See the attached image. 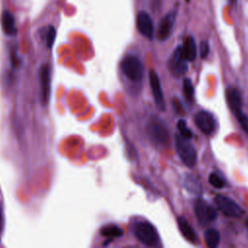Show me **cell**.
Here are the masks:
<instances>
[{
	"instance_id": "cell-3",
	"label": "cell",
	"mask_w": 248,
	"mask_h": 248,
	"mask_svg": "<svg viewBox=\"0 0 248 248\" xmlns=\"http://www.w3.org/2000/svg\"><path fill=\"white\" fill-rule=\"evenodd\" d=\"M121 70L132 81H140L142 78L143 65L137 56H126L121 62Z\"/></svg>"
},
{
	"instance_id": "cell-27",
	"label": "cell",
	"mask_w": 248,
	"mask_h": 248,
	"mask_svg": "<svg viewBox=\"0 0 248 248\" xmlns=\"http://www.w3.org/2000/svg\"><path fill=\"white\" fill-rule=\"evenodd\" d=\"M246 227H247V229H248V219L246 220Z\"/></svg>"
},
{
	"instance_id": "cell-9",
	"label": "cell",
	"mask_w": 248,
	"mask_h": 248,
	"mask_svg": "<svg viewBox=\"0 0 248 248\" xmlns=\"http://www.w3.org/2000/svg\"><path fill=\"white\" fill-rule=\"evenodd\" d=\"M194 120L197 127L205 135H211L216 128V122L213 115L206 110L197 112Z\"/></svg>"
},
{
	"instance_id": "cell-13",
	"label": "cell",
	"mask_w": 248,
	"mask_h": 248,
	"mask_svg": "<svg viewBox=\"0 0 248 248\" xmlns=\"http://www.w3.org/2000/svg\"><path fill=\"white\" fill-rule=\"evenodd\" d=\"M226 99L231 110L234 113V115L242 111V98L237 88L228 87L226 90Z\"/></svg>"
},
{
	"instance_id": "cell-11",
	"label": "cell",
	"mask_w": 248,
	"mask_h": 248,
	"mask_svg": "<svg viewBox=\"0 0 248 248\" xmlns=\"http://www.w3.org/2000/svg\"><path fill=\"white\" fill-rule=\"evenodd\" d=\"M175 18H176V12L171 11L161 19L158 25L157 34H156L158 40L166 41L170 36Z\"/></svg>"
},
{
	"instance_id": "cell-20",
	"label": "cell",
	"mask_w": 248,
	"mask_h": 248,
	"mask_svg": "<svg viewBox=\"0 0 248 248\" xmlns=\"http://www.w3.org/2000/svg\"><path fill=\"white\" fill-rule=\"evenodd\" d=\"M183 95L187 102L192 103L193 97H194V86L192 83V80L188 78H183Z\"/></svg>"
},
{
	"instance_id": "cell-26",
	"label": "cell",
	"mask_w": 248,
	"mask_h": 248,
	"mask_svg": "<svg viewBox=\"0 0 248 248\" xmlns=\"http://www.w3.org/2000/svg\"><path fill=\"white\" fill-rule=\"evenodd\" d=\"M3 229V215H2V210H1V206H0V232Z\"/></svg>"
},
{
	"instance_id": "cell-22",
	"label": "cell",
	"mask_w": 248,
	"mask_h": 248,
	"mask_svg": "<svg viewBox=\"0 0 248 248\" xmlns=\"http://www.w3.org/2000/svg\"><path fill=\"white\" fill-rule=\"evenodd\" d=\"M208 182L217 189H221L225 186V181L222 179V177L220 175H218L215 172H211L208 176Z\"/></svg>"
},
{
	"instance_id": "cell-5",
	"label": "cell",
	"mask_w": 248,
	"mask_h": 248,
	"mask_svg": "<svg viewBox=\"0 0 248 248\" xmlns=\"http://www.w3.org/2000/svg\"><path fill=\"white\" fill-rule=\"evenodd\" d=\"M195 215L201 226H206L216 220V209L202 199H198L194 205Z\"/></svg>"
},
{
	"instance_id": "cell-2",
	"label": "cell",
	"mask_w": 248,
	"mask_h": 248,
	"mask_svg": "<svg viewBox=\"0 0 248 248\" xmlns=\"http://www.w3.org/2000/svg\"><path fill=\"white\" fill-rule=\"evenodd\" d=\"M135 236L146 246H156L159 243V234L155 227L146 221H140L134 225Z\"/></svg>"
},
{
	"instance_id": "cell-10",
	"label": "cell",
	"mask_w": 248,
	"mask_h": 248,
	"mask_svg": "<svg viewBox=\"0 0 248 248\" xmlns=\"http://www.w3.org/2000/svg\"><path fill=\"white\" fill-rule=\"evenodd\" d=\"M149 83H150L153 98H154V101H155V104H156L157 108L161 110H165L166 104H165L163 90H162V87H161V82H160V79H159V77H158L157 73L153 70H151L149 72Z\"/></svg>"
},
{
	"instance_id": "cell-16",
	"label": "cell",
	"mask_w": 248,
	"mask_h": 248,
	"mask_svg": "<svg viewBox=\"0 0 248 248\" xmlns=\"http://www.w3.org/2000/svg\"><path fill=\"white\" fill-rule=\"evenodd\" d=\"M1 25H2L3 31L7 35L12 36V35H15L16 33L15 17L9 11L3 12L2 16H1Z\"/></svg>"
},
{
	"instance_id": "cell-25",
	"label": "cell",
	"mask_w": 248,
	"mask_h": 248,
	"mask_svg": "<svg viewBox=\"0 0 248 248\" xmlns=\"http://www.w3.org/2000/svg\"><path fill=\"white\" fill-rule=\"evenodd\" d=\"M209 53V45L206 41H202L200 46V54L202 58H205Z\"/></svg>"
},
{
	"instance_id": "cell-1",
	"label": "cell",
	"mask_w": 248,
	"mask_h": 248,
	"mask_svg": "<svg viewBox=\"0 0 248 248\" xmlns=\"http://www.w3.org/2000/svg\"><path fill=\"white\" fill-rule=\"evenodd\" d=\"M174 144L181 161L189 168L194 167L197 162V152L193 144L189 141V139L176 134L174 136Z\"/></svg>"
},
{
	"instance_id": "cell-23",
	"label": "cell",
	"mask_w": 248,
	"mask_h": 248,
	"mask_svg": "<svg viewBox=\"0 0 248 248\" xmlns=\"http://www.w3.org/2000/svg\"><path fill=\"white\" fill-rule=\"evenodd\" d=\"M55 35L56 31L53 26H48L47 31H46V46L50 48L54 43L55 40Z\"/></svg>"
},
{
	"instance_id": "cell-24",
	"label": "cell",
	"mask_w": 248,
	"mask_h": 248,
	"mask_svg": "<svg viewBox=\"0 0 248 248\" xmlns=\"http://www.w3.org/2000/svg\"><path fill=\"white\" fill-rule=\"evenodd\" d=\"M235 117H236L239 125L241 126V128L245 131V133L248 134V116L243 111H241L240 113L236 114Z\"/></svg>"
},
{
	"instance_id": "cell-21",
	"label": "cell",
	"mask_w": 248,
	"mask_h": 248,
	"mask_svg": "<svg viewBox=\"0 0 248 248\" xmlns=\"http://www.w3.org/2000/svg\"><path fill=\"white\" fill-rule=\"evenodd\" d=\"M177 129L180 132V135L186 139H192L193 138V133L192 131L188 128L187 123L184 119H179L177 121Z\"/></svg>"
},
{
	"instance_id": "cell-6",
	"label": "cell",
	"mask_w": 248,
	"mask_h": 248,
	"mask_svg": "<svg viewBox=\"0 0 248 248\" xmlns=\"http://www.w3.org/2000/svg\"><path fill=\"white\" fill-rule=\"evenodd\" d=\"M39 84H40V100L41 104L46 106L50 98V70L48 64H42L39 73Z\"/></svg>"
},
{
	"instance_id": "cell-17",
	"label": "cell",
	"mask_w": 248,
	"mask_h": 248,
	"mask_svg": "<svg viewBox=\"0 0 248 248\" xmlns=\"http://www.w3.org/2000/svg\"><path fill=\"white\" fill-rule=\"evenodd\" d=\"M183 184H184L185 189L191 194L200 195L202 191V185L200 184V182L191 174L185 175V177L183 178Z\"/></svg>"
},
{
	"instance_id": "cell-19",
	"label": "cell",
	"mask_w": 248,
	"mask_h": 248,
	"mask_svg": "<svg viewBox=\"0 0 248 248\" xmlns=\"http://www.w3.org/2000/svg\"><path fill=\"white\" fill-rule=\"evenodd\" d=\"M100 233L101 235L108 237V238H115V237H119L122 235V230L115 226V225H109V226H105L100 230Z\"/></svg>"
},
{
	"instance_id": "cell-7",
	"label": "cell",
	"mask_w": 248,
	"mask_h": 248,
	"mask_svg": "<svg viewBox=\"0 0 248 248\" xmlns=\"http://www.w3.org/2000/svg\"><path fill=\"white\" fill-rule=\"evenodd\" d=\"M214 202L220 211L228 217L238 218L244 213L242 208L232 199L229 197L217 195L214 198Z\"/></svg>"
},
{
	"instance_id": "cell-28",
	"label": "cell",
	"mask_w": 248,
	"mask_h": 248,
	"mask_svg": "<svg viewBox=\"0 0 248 248\" xmlns=\"http://www.w3.org/2000/svg\"><path fill=\"white\" fill-rule=\"evenodd\" d=\"M186 1H189V0H186Z\"/></svg>"
},
{
	"instance_id": "cell-15",
	"label": "cell",
	"mask_w": 248,
	"mask_h": 248,
	"mask_svg": "<svg viewBox=\"0 0 248 248\" xmlns=\"http://www.w3.org/2000/svg\"><path fill=\"white\" fill-rule=\"evenodd\" d=\"M181 48H182V54L187 61H194L196 59L197 46H196L195 39L193 37L191 36L187 37L184 40L183 45L181 46Z\"/></svg>"
},
{
	"instance_id": "cell-18",
	"label": "cell",
	"mask_w": 248,
	"mask_h": 248,
	"mask_svg": "<svg viewBox=\"0 0 248 248\" xmlns=\"http://www.w3.org/2000/svg\"><path fill=\"white\" fill-rule=\"evenodd\" d=\"M204 242L207 247L215 248L220 242V233L216 229H208L204 232Z\"/></svg>"
},
{
	"instance_id": "cell-12",
	"label": "cell",
	"mask_w": 248,
	"mask_h": 248,
	"mask_svg": "<svg viewBox=\"0 0 248 248\" xmlns=\"http://www.w3.org/2000/svg\"><path fill=\"white\" fill-rule=\"evenodd\" d=\"M137 27L141 35L148 39L153 38L154 27L150 16L146 12H140L137 16Z\"/></svg>"
},
{
	"instance_id": "cell-4",
	"label": "cell",
	"mask_w": 248,
	"mask_h": 248,
	"mask_svg": "<svg viewBox=\"0 0 248 248\" xmlns=\"http://www.w3.org/2000/svg\"><path fill=\"white\" fill-rule=\"evenodd\" d=\"M147 132L151 140L157 145L162 146L169 141V131L164 122L157 117L150 119L147 125Z\"/></svg>"
},
{
	"instance_id": "cell-8",
	"label": "cell",
	"mask_w": 248,
	"mask_h": 248,
	"mask_svg": "<svg viewBox=\"0 0 248 248\" xmlns=\"http://www.w3.org/2000/svg\"><path fill=\"white\" fill-rule=\"evenodd\" d=\"M168 67L170 74L173 77H180L187 72L188 64H187V60L182 54L181 46H177L172 52V54L170 55L169 59Z\"/></svg>"
},
{
	"instance_id": "cell-14",
	"label": "cell",
	"mask_w": 248,
	"mask_h": 248,
	"mask_svg": "<svg viewBox=\"0 0 248 248\" xmlns=\"http://www.w3.org/2000/svg\"><path fill=\"white\" fill-rule=\"evenodd\" d=\"M177 224H178V228H179L182 235L191 243L197 244L198 243V235H197L196 232L194 231V229L189 224V222L186 219H184L183 217H179V218H177Z\"/></svg>"
}]
</instances>
